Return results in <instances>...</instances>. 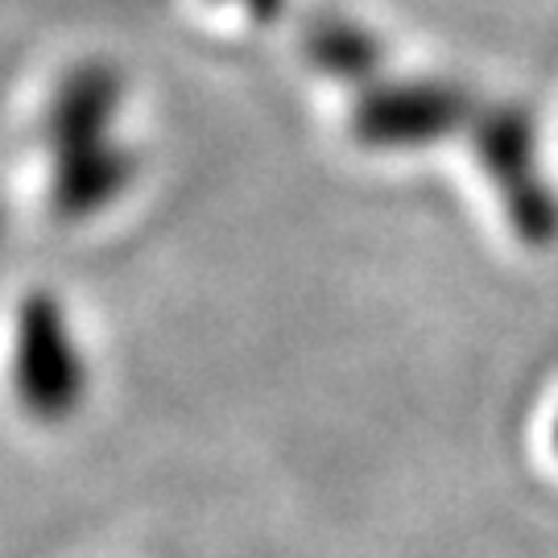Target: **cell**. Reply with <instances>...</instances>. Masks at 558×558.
I'll return each mask as SVG.
<instances>
[{
  "mask_svg": "<svg viewBox=\"0 0 558 558\" xmlns=\"http://www.w3.org/2000/svg\"><path fill=\"white\" fill-rule=\"evenodd\" d=\"M17 398L34 418H66L83 401V360L54 299L34 294L17 315Z\"/></svg>",
  "mask_w": 558,
  "mask_h": 558,
  "instance_id": "obj_1",
  "label": "cell"
},
{
  "mask_svg": "<svg viewBox=\"0 0 558 558\" xmlns=\"http://www.w3.org/2000/svg\"><path fill=\"white\" fill-rule=\"evenodd\" d=\"M555 447H558V426H555Z\"/></svg>",
  "mask_w": 558,
  "mask_h": 558,
  "instance_id": "obj_2",
  "label": "cell"
}]
</instances>
